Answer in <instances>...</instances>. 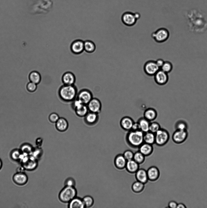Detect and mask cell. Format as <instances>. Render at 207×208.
Listing matches in <instances>:
<instances>
[{
  "label": "cell",
  "mask_w": 207,
  "mask_h": 208,
  "mask_svg": "<svg viewBox=\"0 0 207 208\" xmlns=\"http://www.w3.org/2000/svg\"><path fill=\"white\" fill-rule=\"evenodd\" d=\"M178 203L174 201H170L168 203V207L169 208H177Z\"/></svg>",
  "instance_id": "44"
},
{
  "label": "cell",
  "mask_w": 207,
  "mask_h": 208,
  "mask_svg": "<svg viewBox=\"0 0 207 208\" xmlns=\"http://www.w3.org/2000/svg\"><path fill=\"white\" fill-rule=\"evenodd\" d=\"M77 194V190L75 187L65 186L60 192L58 197L62 202L68 203L76 197Z\"/></svg>",
  "instance_id": "3"
},
{
  "label": "cell",
  "mask_w": 207,
  "mask_h": 208,
  "mask_svg": "<svg viewBox=\"0 0 207 208\" xmlns=\"http://www.w3.org/2000/svg\"><path fill=\"white\" fill-rule=\"evenodd\" d=\"M126 166L128 171L131 172H135L139 168L138 163L132 159L127 160Z\"/></svg>",
  "instance_id": "28"
},
{
  "label": "cell",
  "mask_w": 207,
  "mask_h": 208,
  "mask_svg": "<svg viewBox=\"0 0 207 208\" xmlns=\"http://www.w3.org/2000/svg\"><path fill=\"white\" fill-rule=\"evenodd\" d=\"M43 143V139L41 138H37L36 141V146L41 147Z\"/></svg>",
  "instance_id": "47"
},
{
  "label": "cell",
  "mask_w": 207,
  "mask_h": 208,
  "mask_svg": "<svg viewBox=\"0 0 207 208\" xmlns=\"http://www.w3.org/2000/svg\"><path fill=\"white\" fill-rule=\"evenodd\" d=\"M84 50L88 53L94 52L96 48L94 43L90 40H86L84 41Z\"/></svg>",
  "instance_id": "29"
},
{
  "label": "cell",
  "mask_w": 207,
  "mask_h": 208,
  "mask_svg": "<svg viewBox=\"0 0 207 208\" xmlns=\"http://www.w3.org/2000/svg\"><path fill=\"white\" fill-rule=\"evenodd\" d=\"M126 160L123 155L118 156L115 160V165L117 167L120 168L124 167L126 166Z\"/></svg>",
  "instance_id": "32"
},
{
  "label": "cell",
  "mask_w": 207,
  "mask_h": 208,
  "mask_svg": "<svg viewBox=\"0 0 207 208\" xmlns=\"http://www.w3.org/2000/svg\"><path fill=\"white\" fill-rule=\"evenodd\" d=\"M2 161L0 158V170L2 168Z\"/></svg>",
  "instance_id": "49"
},
{
  "label": "cell",
  "mask_w": 207,
  "mask_h": 208,
  "mask_svg": "<svg viewBox=\"0 0 207 208\" xmlns=\"http://www.w3.org/2000/svg\"><path fill=\"white\" fill-rule=\"evenodd\" d=\"M155 83L159 85H164L168 82L169 77L168 73L160 69L154 75Z\"/></svg>",
  "instance_id": "12"
},
{
  "label": "cell",
  "mask_w": 207,
  "mask_h": 208,
  "mask_svg": "<svg viewBox=\"0 0 207 208\" xmlns=\"http://www.w3.org/2000/svg\"><path fill=\"white\" fill-rule=\"evenodd\" d=\"M134 160L138 163H141L144 161V155L140 152H136L133 156Z\"/></svg>",
  "instance_id": "39"
},
{
  "label": "cell",
  "mask_w": 207,
  "mask_h": 208,
  "mask_svg": "<svg viewBox=\"0 0 207 208\" xmlns=\"http://www.w3.org/2000/svg\"><path fill=\"white\" fill-rule=\"evenodd\" d=\"M144 142L152 145L155 143V133L148 131L144 133Z\"/></svg>",
  "instance_id": "24"
},
{
  "label": "cell",
  "mask_w": 207,
  "mask_h": 208,
  "mask_svg": "<svg viewBox=\"0 0 207 208\" xmlns=\"http://www.w3.org/2000/svg\"><path fill=\"white\" fill-rule=\"evenodd\" d=\"M155 143L159 146H163L168 142L170 135L165 129L161 128L155 133Z\"/></svg>",
  "instance_id": "6"
},
{
  "label": "cell",
  "mask_w": 207,
  "mask_h": 208,
  "mask_svg": "<svg viewBox=\"0 0 207 208\" xmlns=\"http://www.w3.org/2000/svg\"><path fill=\"white\" fill-rule=\"evenodd\" d=\"M131 130H141L139 125L137 122H134L132 126Z\"/></svg>",
  "instance_id": "45"
},
{
  "label": "cell",
  "mask_w": 207,
  "mask_h": 208,
  "mask_svg": "<svg viewBox=\"0 0 207 208\" xmlns=\"http://www.w3.org/2000/svg\"><path fill=\"white\" fill-rule=\"evenodd\" d=\"M76 184L75 180L71 177H69L66 178L64 183L65 186L71 187H75Z\"/></svg>",
  "instance_id": "41"
},
{
  "label": "cell",
  "mask_w": 207,
  "mask_h": 208,
  "mask_svg": "<svg viewBox=\"0 0 207 208\" xmlns=\"http://www.w3.org/2000/svg\"><path fill=\"white\" fill-rule=\"evenodd\" d=\"M144 133L141 130L128 131L126 135L127 141L132 146H140L144 143Z\"/></svg>",
  "instance_id": "2"
},
{
  "label": "cell",
  "mask_w": 207,
  "mask_h": 208,
  "mask_svg": "<svg viewBox=\"0 0 207 208\" xmlns=\"http://www.w3.org/2000/svg\"><path fill=\"white\" fill-rule=\"evenodd\" d=\"M186 206L183 203H178L177 208H186Z\"/></svg>",
  "instance_id": "48"
},
{
  "label": "cell",
  "mask_w": 207,
  "mask_h": 208,
  "mask_svg": "<svg viewBox=\"0 0 207 208\" xmlns=\"http://www.w3.org/2000/svg\"><path fill=\"white\" fill-rule=\"evenodd\" d=\"M78 91L77 87L74 85H62L58 90L59 99L65 103H70L75 99Z\"/></svg>",
  "instance_id": "1"
},
{
  "label": "cell",
  "mask_w": 207,
  "mask_h": 208,
  "mask_svg": "<svg viewBox=\"0 0 207 208\" xmlns=\"http://www.w3.org/2000/svg\"><path fill=\"white\" fill-rule=\"evenodd\" d=\"M43 154V151L41 147L36 146L33 147L32 152L30 155L38 160H40Z\"/></svg>",
  "instance_id": "33"
},
{
  "label": "cell",
  "mask_w": 207,
  "mask_h": 208,
  "mask_svg": "<svg viewBox=\"0 0 207 208\" xmlns=\"http://www.w3.org/2000/svg\"><path fill=\"white\" fill-rule=\"evenodd\" d=\"M121 19L122 23L125 25L131 26L134 25L137 20L134 13L131 12H126L122 16Z\"/></svg>",
  "instance_id": "10"
},
{
  "label": "cell",
  "mask_w": 207,
  "mask_h": 208,
  "mask_svg": "<svg viewBox=\"0 0 207 208\" xmlns=\"http://www.w3.org/2000/svg\"><path fill=\"white\" fill-rule=\"evenodd\" d=\"M68 203V207L69 208H85L82 199L76 197L73 199Z\"/></svg>",
  "instance_id": "21"
},
{
  "label": "cell",
  "mask_w": 207,
  "mask_h": 208,
  "mask_svg": "<svg viewBox=\"0 0 207 208\" xmlns=\"http://www.w3.org/2000/svg\"><path fill=\"white\" fill-rule=\"evenodd\" d=\"M140 127V130L144 133L149 131L150 122L144 117L140 118L137 121Z\"/></svg>",
  "instance_id": "22"
},
{
  "label": "cell",
  "mask_w": 207,
  "mask_h": 208,
  "mask_svg": "<svg viewBox=\"0 0 207 208\" xmlns=\"http://www.w3.org/2000/svg\"><path fill=\"white\" fill-rule=\"evenodd\" d=\"M84 41L81 40H76L71 44L70 49L73 53L78 55L82 53L84 51Z\"/></svg>",
  "instance_id": "14"
},
{
  "label": "cell",
  "mask_w": 207,
  "mask_h": 208,
  "mask_svg": "<svg viewBox=\"0 0 207 208\" xmlns=\"http://www.w3.org/2000/svg\"><path fill=\"white\" fill-rule=\"evenodd\" d=\"M11 158L13 160L20 162L24 156L19 149L13 150L10 153Z\"/></svg>",
  "instance_id": "26"
},
{
  "label": "cell",
  "mask_w": 207,
  "mask_h": 208,
  "mask_svg": "<svg viewBox=\"0 0 207 208\" xmlns=\"http://www.w3.org/2000/svg\"><path fill=\"white\" fill-rule=\"evenodd\" d=\"M147 174L148 178L151 180L158 179L160 175L158 169L155 167H151L148 169Z\"/></svg>",
  "instance_id": "23"
},
{
  "label": "cell",
  "mask_w": 207,
  "mask_h": 208,
  "mask_svg": "<svg viewBox=\"0 0 207 208\" xmlns=\"http://www.w3.org/2000/svg\"><path fill=\"white\" fill-rule=\"evenodd\" d=\"M76 78L74 74L70 72H67L63 74L62 77V81L64 85L75 84Z\"/></svg>",
  "instance_id": "17"
},
{
  "label": "cell",
  "mask_w": 207,
  "mask_h": 208,
  "mask_svg": "<svg viewBox=\"0 0 207 208\" xmlns=\"http://www.w3.org/2000/svg\"><path fill=\"white\" fill-rule=\"evenodd\" d=\"M170 33L168 30L165 28H159L151 34V37L156 42L158 43H163L166 41L169 38Z\"/></svg>",
  "instance_id": "5"
},
{
  "label": "cell",
  "mask_w": 207,
  "mask_h": 208,
  "mask_svg": "<svg viewBox=\"0 0 207 208\" xmlns=\"http://www.w3.org/2000/svg\"><path fill=\"white\" fill-rule=\"evenodd\" d=\"M143 188V183L139 181L135 182L132 186L133 191L136 192L141 191Z\"/></svg>",
  "instance_id": "38"
},
{
  "label": "cell",
  "mask_w": 207,
  "mask_h": 208,
  "mask_svg": "<svg viewBox=\"0 0 207 208\" xmlns=\"http://www.w3.org/2000/svg\"><path fill=\"white\" fill-rule=\"evenodd\" d=\"M28 176L24 172H17L12 177L14 182L19 185L25 184L28 182Z\"/></svg>",
  "instance_id": "13"
},
{
  "label": "cell",
  "mask_w": 207,
  "mask_h": 208,
  "mask_svg": "<svg viewBox=\"0 0 207 208\" xmlns=\"http://www.w3.org/2000/svg\"><path fill=\"white\" fill-rule=\"evenodd\" d=\"M175 129L187 130L188 125L185 121L180 120L177 121L175 123Z\"/></svg>",
  "instance_id": "35"
},
{
  "label": "cell",
  "mask_w": 207,
  "mask_h": 208,
  "mask_svg": "<svg viewBox=\"0 0 207 208\" xmlns=\"http://www.w3.org/2000/svg\"><path fill=\"white\" fill-rule=\"evenodd\" d=\"M38 160L31 155L25 156L20 161L21 166L25 170L32 171L37 167Z\"/></svg>",
  "instance_id": "4"
},
{
  "label": "cell",
  "mask_w": 207,
  "mask_h": 208,
  "mask_svg": "<svg viewBox=\"0 0 207 208\" xmlns=\"http://www.w3.org/2000/svg\"><path fill=\"white\" fill-rule=\"evenodd\" d=\"M99 119V114L90 111H89L84 117L85 123L90 126H92L96 124Z\"/></svg>",
  "instance_id": "15"
},
{
  "label": "cell",
  "mask_w": 207,
  "mask_h": 208,
  "mask_svg": "<svg viewBox=\"0 0 207 208\" xmlns=\"http://www.w3.org/2000/svg\"><path fill=\"white\" fill-rule=\"evenodd\" d=\"M59 118V116L57 113L53 112L49 115L48 119L51 123H55Z\"/></svg>",
  "instance_id": "40"
},
{
  "label": "cell",
  "mask_w": 207,
  "mask_h": 208,
  "mask_svg": "<svg viewBox=\"0 0 207 208\" xmlns=\"http://www.w3.org/2000/svg\"><path fill=\"white\" fill-rule=\"evenodd\" d=\"M134 121L131 117L125 116L121 118L120 124L121 127L124 130L129 131L131 130Z\"/></svg>",
  "instance_id": "16"
},
{
  "label": "cell",
  "mask_w": 207,
  "mask_h": 208,
  "mask_svg": "<svg viewBox=\"0 0 207 208\" xmlns=\"http://www.w3.org/2000/svg\"><path fill=\"white\" fill-rule=\"evenodd\" d=\"M93 98V94L91 91L84 88L78 92L76 98L83 104L87 105Z\"/></svg>",
  "instance_id": "9"
},
{
  "label": "cell",
  "mask_w": 207,
  "mask_h": 208,
  "mask_svg": "<svg viewBox=\"0 0 207 208\" xmlns=\"http://www.w3.org/2000/svg\"><path fill=\"white\" fill-rule=\"evenodd\" d=\"M155 62L157 65L160 69L164 63L165 61L162 59L159 58L157 59L155 61Z\"/></svg>",
  "instance_id": "46"
},
{
  "label": "cell",
  "mask_w": 207,
  "mask_h": 208,
  "mask_svg": "<svg viewBox=\"0 0 207 208\" xmlns=\"http://www.w3.org/2000/svg\"><path fill=\"white\" fill-rule=\"evenodd\" d=\"M143 69L146 74L149 76H154L160 68L157 65L155 61L150 60L145 63Z\"/></svg>",
  "instance_id": "8"
},
{
  "label": "cell",
  "mask_w": 207,
  "mask_h": 208,
  "mask_svg": "<svg viewBox=\"0 0 207 208\" xmlns=\"http://www.w3.org/2000/svg\"><path fill=\"white\" fill-rule=\"evenodd\" d=\"M173 67V65L171 62L168 61H165L164 63L160 68V69L168 74L171 71Z\"/></svg>",
  "instance_id": "36"
},
{
  "label": "cell",
  "mask_w": 207,
  "mask_h": 208,
  "mask_svg": "<svg viewBox=\"0 0 207 208\" xmlns=\"http://www.w3.org/2000/svg\"><path fill=\"white\" fill-rule=\"evenodd\" d=\"M136 179L143 183L147 181L148 179L147 172L144 169L138 170L136 174Z\"/></svg>",
  "instance_id": "25"
},
{
  "label": "cell",
  "mask_w": 207,
  "mask_h": 208,
  "mask_svg": "<svg viewBox=\"0 0 207 208\" xmlns=\"http://www.w3.org/2000/svg\"><path fill=\"white\" fill-rule=\"evenodd\" d=\"M161 128V126L158 122L154 121L150 122L149 127V131L155 133Z\"/></svg>",
  "instance_id": "37"
},
{
  "label": "cell",
  "mask_w": 207,
  "mask_h": 208,
  "mask_svg": "<svg viewBox=\"0 0 207 208\" xmlns=\"http://www.w3.org/2000/svg\"><path fill=\"white\" fill-rule=\"evenodd\" d=\"M73 110L76 115L81 118H84L89 111L87 105L83 104L78 106Z\"/></svg>",
  "instance_id": "20"
},
{
  "label": "cell",
  "mask_w": 207,
  "mask_h": 208,
  "mask_svg": "<svg viewBox=\"0 0 207 208\" xmlns=\"http://www.w3.org/2000/svg\"><path fill=\"white\" fill-rule=\"evenodd\" d=\"M36 88V84L32 82L29 83L27 86V90L30 92H33L35 91Z\"/></svg>",
  "instance_id": "43"
},
{
  "label": "cell",
  "mask_w": 207,
  "mask_h": 208,
  "mask_svg": "<svg viewBox=\"0 0 207 208\" xmlns=\"http://www.w3.org/2000/svg\"><path fill=\"white\" fill-rule=\"evenodd\" d=\"M134 154L130 150H127L124 152L123 156L127 160L132 159Z\"/></svg>",
  "instance_id": "42"
},
{
  "label": "cell",
  "mask_w": 207,
  "mask_h": 208,
  "mask_svg": "<svg viewBox=\"0 0 207 208\" xmlns=\"http://www.w3.org/2000/svg\"><path fill=\"white\" fill-rule=\"evenodd\" d=\"M56 130L60 132L66 131L69 127V123L67 120L63 117H60L55 123Z\"/></svg>",
  "instance_id": "18"
},
{
  "label": "cell",
  "mask_w": 207,
  "mask_h": 208,
  "mask_svg": "<svg viewBox=\"0 0 207 208\" xmlns=\"http://www.w3.org/2000/svg\"><path fill=\"white\" fill-rule=\"evenodd\" d=\"M89 111L99 114L102 109V104L97 98H93L87 104Z\"/></svg>",
  "instance_id": "11"
},
{
  "label": "cell",
  "mask_w": 207,
  "mask_h": 208,
  "mask_svg": "<svg viewBox=\"0 0 207 208\" xmlns=\"http://www.w3.org/2000/svg\"><path fill=\"white\" fill-rule=\"evenodd\" d=\"M188 136L187 130L175 129L172 135V139L175 143L180 144L184 142Z\"/></svg>",
  "instance_id": "7"
},
{
  "label": "cell",
  "mask_w": 207,
  "mask_h": 208,
  "mask_svg": "<svg viewBox=\"0 0 207 208\" xmlns=\"http://www.w3.org/2000/svg\"><path fill=\"white\" fill-rule=\"evenodd\" d=\"M29 77L31 82L36 84L39 83L41 80V76L40 74L36 71L32 72L29 74Z\"/></svg>",
  "instance_id": "31"
},
{
  "label": "cell",
  "mask_w": 207,
  "mask_h": 208,
  "mask_svg": "<svg viewBox=\"0 0 207 208\" xmlns=\"http://www.w3.org/2000/svg\"><path fill=\"white\" fill-rule=\"evenodd\" d=\"M82 200L85 208H90L93 205L94 201L92 197L90 196H85L82 199Z\"/></svg>",
  "instance_id": "34"
},
{
  "label": "cell",
  "mask_w": 207,
  "mask_h": 208,
  "mask_svg": "<svg viewBox=\"0 0 207 208\" xmlns=\"http://www.w3.org/2000/svg\"><path fill=\"white\" fill-rule=\"evenodd\" d=\"M33 147L31 145L28 143H24L20 146L19 149L22 153L25 156L30 155Z\"/></svg>",
  "instance_id": "27"
},
{
  "label": "cell",
  "mask_w": 207,
  "mask_h": 208,
  "mask_svg": "<svg viewBox=\"0 0 207 208\" xmlns=\"http://www.w3.org/2000/svg\"><path fill=\"white\" fill-rule=\"evenodd\" d=\"M151 145L144 142L140 146V152L144 155L149 154L151 153L153 148Z\"/></svg>",
  "instance_id": "30"
},
{
  "label": "cell",
  "mask_w": 207,
  "mask_h": 208,
  "mask_svg": "<svg viewBox=\"0 0 207 208\" xmlns=\"http://www.w3.org/2000/svg\"><path fill=\"white\" fill-rule=\"evenodd\" d=\"M143 117L146 119L151 122L157 118L158 113L156 110L151 108H147L144 112Z\"/></svg>",
  "instance_id": "19"
}]
</instances>
